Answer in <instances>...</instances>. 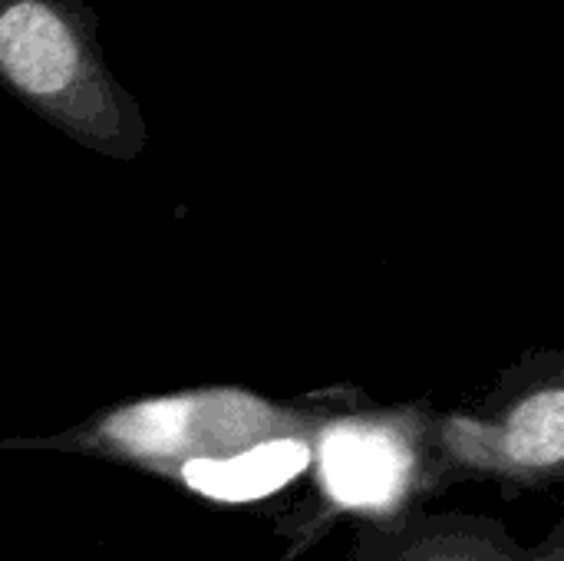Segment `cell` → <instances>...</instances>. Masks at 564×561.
<instances>
[{
    "label": "cell",
    "mask_w": 564,
    "mask_h": 561,
    "mask_svg": "<svg viewBox=\"0 0 564 561\" xmlns=\"http://www.w3.org/2000/svg\"><path fill=\"white\" fill-rule=\"evenodd\" d=\"M406 479V450L377 427H337L324 440V483L344 506H380Z\"/></svg>",
    "instance_id": "7a4b0ae2"
},
{
    "label": "cell",
    "mask_w": 564,
    "mask_h": 561,
    "mask_svg": "<svg viewBox=\"0 0 564 561\" xmlns=\"http://www.w3.org/2000/svg\"><path fill=\"white\" fill-rule=\"evenodd\" d=\"M413 561H499V559H489V555H486V559H479V552H476V549H466L463 555H459V552H433L430 559H413Z\"/></svg>",
    "instance_id": "5b68a950"
},
{
    "label": "cell",
    "mask_w": 564,
    "mask_h": 561,
    "mask_svg": "<svg viewBox=\"0 0 564 561\" xmlns=\"http://www.w3.org/2000/svg\"><path fill=\"white\" fill-rule=\"evenodd\" d=\"M0 86L93 152L145 149L142 109L116 79L86 0H0Z\"/></svg>",
    "instance_id": "6da1fadb"
},
{
    "label": "cell",
    "mask_w": 564,
    "mask_h": 561,
    "mask_svg": "<svg viewBox=\"0 0 564 561\" xmlns=\"http://www.w3.org/2000/svg\"><path fill=\"white\" fill-rule=\"evenodd\" d=\"M502 453L522 470L558 466L564 453V397L558 387L529 397L506 427Z\"/></svg>",
    "instance_id": "277c9868"
},
{
    "label": "cell",
    "mask_w": 564,
    "mask_h": 561,
    "mask_svg": "<svg viewBox=\"0 0 564 561\" xmlns=\"http://www.w3.org/2000/svg\"><path fill=\"white\" fill-rule=\"evenodd\" d=\"M311 463V450L301 440H264L231 460H192L185 463V483L221 503H251L288 486Z\"/></svg>",
    "instance_id": "3957f363"
}]
</instances>
